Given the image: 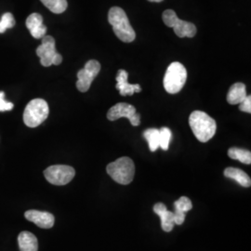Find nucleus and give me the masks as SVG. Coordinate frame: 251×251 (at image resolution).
<instances>
[{"label":"nucleus","mask_w":251,"mask_h":251,"mask_svg":"<svg viewBox=\"0 0 251 251\" xmlns=\"http://www.w3.org/2000/svg\"><path fill=\"white\" fill-rule=\"evenodd\" d=\"M148 1H150V2H156V3H159V2H162L163 0H148Z\"/></svg>","instance_id":"nucleus-26"},{"label":"nucleus","mask_w":251,"mask_h":251,"mask_svg":"<svg viewBox=\"0 0 251 251\" xmlns=\"http://www.w3.org/2000/svg\"><path fill=\"white\" fill-rule=\"evenodd\" d=\"M45 178L50 183L54 185H65L75 177V171L70 166L55 165L49 167L44 171Z\"/></svg>","instance_id":"nucleus-8"},{"label":"nucleus","mask_w":251,"mask_h":251,"mask_svg":"<svg viewBox=\"0 0 251 251\" xmlns=\"http://www.w3.org/2000/svg\"><path fill=\"white\" fill-rule=\"evenodd\" d=\"M48 9L51 12L60 14L65 11L67 9V1L66 0H40Z\"/></svg>","instance_id":"nucleus-20"},{"label":"nucleus","mask_w":251,"mask_h":251,"mask_svg":"<svg viewBox=\"0 0 251 251\" xmlns=\"http://www.w3.org/2000/svg\"><path fill=\"white\" fill-rule=\"evenodd\" d=\"M20 251H37L38 242L36 236L30 232H22L18 236Z\"/></svg>","instance_id":"nucleus-16"},{"label":"nucleus","mask_w":251,"mask_h":251,"mask_svg":"<svg viewBox=\"0 0 251 251\" xmlns=\"http://www.w3.org/2000/svg\"><path fill=\"white\" fill-rule=\"evenodd\" d=\"M240 106H239V110L241 112H245V113H251V95H248L245 100H243L241 103H239Z\"/></svg>","instance_id":"nucleus-25"},{"label":"nucleus","mask_w":251,"mask_h":251,"mask_svg":"<svg viewBox=\"0 0 251 251\" xmlns=\"http://www.w3.org/2000/svg\"><path fill=\"white\" fill-rule=\"evenodd\" d=\"M128 74L125 70H118L117 75V90H119V94L121 96H131L135 92H141L142 88L139 84L132 85L127 82Z\"/></svg>","instance_id":"nucleus-12"},{"label":"nucleus","mask_w":251,"mask_h":251,"mask_svg":"<svg viewBox=\"0 0 251 251\" xmlns=\"http://www.w3.org/2000/svg\"><path fill=\"white\" fill-rule=\"evenodd\" d=\"M36 54L40 58V63L45 67H49L52 64L59 65L63 62L62 55L56 51L55 39L52 36L42 37V43L36 49Z\"/></svg>","instance_id":"nucleus-7"},{"label":"nucleus","mask_w":251,"mask_h":251,"mask_svg":"<svg viewBox=\"0 0 251 251\" xmlns=\"http://www.w3.org/2000/svg\"><path fill=\"white\" fill-rule=\"evenodd\" d=\"M121 117L127 118L134 126L141 124V116L136 113V108L131 104L119 102L108 111L107 118L110 121H116Z\"/></svg>","instance_id":"nucleus-10"},{"label":"nucleus","mask_w":251,"mask_h":251,"mask_svg":"<svg viewBox=\"0 0 251 251\" xmlns=\"http://www.w3.org/2000/svg\"><path fill=\"white\" fill-rule=\"evenodd\" d=\"M144 137L148 142L151 152H155L159 148V129L148 128L144 131Z\"/></svg>","instance_id":"nucleus-19"},{"label":"nucleus","mask_w":251,"mask_h":251,"mask_svg":"<svg viewBox=\"0 0 251 251\" xmlns=\"http://www.w3.org/2000/svg\"><path fill=\"white\" fill-rule=\"evenodd\" d=\"M225 176L227 178L233 179L240 184L243 187H251V177L245 172L239 169L235 168H227L225 169Z\"/></svg>","instance_id":"nucleus-17"},{"label":"nucleus","mask_w":251,"mask_h":251,"mask_svg":"<svg viewBox=\"0 0 251 251\" xmlns=\"http://www.w3.org/2000/svg\"><path fill=\"white\" fill-rule=\"evenodd\" d=\"M171 138L172 133L169 127L164 126L159 129V147L164 151H167L169 149Z\"/></svg>","instance_id":"nucleus-21"},{"label":"nucleus","mask_w":251,"mask_h":251,"mask_svg":"<svg viewBox=\"0 0 251 251\" xmlns=\"http://www.w3.org/2000/svg\"><path fill=\"white\" fill-rule=\"evenodd\" d=\"M5 95L4 92L0 91V112H5V111H10L13 108V103L6 101L5 100Z\"/></svg>","instance_id":"nucleus-24"},{"label":"nucleus","mask_w":251,"mask_h":251,"mask_svg":"<svg viewBox=\"0 0 251 251\" xmlns=\"http://www.w3.org/2000/svg\"><path fill=\"white\" fill-rule=\"evenodd\" d=\"M153 211L161 219L162 229L165 232H171L174 228V215L173 212L169 211L167 206L163 203H157L153 206Z\"/></svg>","instance_id":"nucleus-13"},{"label":"nucleus","mask_w":251,"mask_h":251,"mask_svg":"<svg viewBox=\"0 0 251 251\" xmlns=\"http://www.w3.org/2000/svg\"><path fill=\"white\" fill-rule=\"evenodd\" d=\"M100 71V64L98 61L90 60L86 63L85 67L77 73L76 88L81 92H86L90 90V85L94 78L99 75Z\"/></svg>","instance_id":"nucleus-9"},{"label":"nucleus","mask_w":251,"mask_h":251,"mask_svg":"<svg viewBox=\"0 0 251 251\" xmlns=\"http://www.w3.org/2000/svg\"><path fill=\"white\" fill-rule=\"evenodd\" d=\"M248 96L247 89L245 84L243 83H235L230 88L228 95H227V101L230 104H239L241 103L245 98Z\"/></svg>","instance_id":"nucleus-15"},{"label":"nucleus","mask_w":251,"mask_h":251,"mask_svg":"<svg viewBox=\"0 0 251 251\" xmlns=\"http://www.w3.org/2000/svg\"><path fill=\"white\" fill-rule=\"evenodd\" d=\"M228 155L230 158L238 160L243 164H247V165L251 164V152L248 150L232 147L228 150Z\"/></svg>","instance_id":"nucleus-18"},{"label":"nucleus","mask_w":251,"mask_h":251,"mask_svg":"<svg viewBox=\"0 0 251 251\" xmlns=\"http://www.w3.org/2000/svg\"><path fill=\"white\" fill-rule=\"evenodd\" d=\"M15 25V20L11 13H5L0 20V33H4L8 28Z\"/></svg>","instance_id":"nucleus-23"},{"label":"nucleus","mask_w":251,"mask_h":251,"mask_svg":"<svg viewBox=\"0 0 251 251\" xmlns=\"http://www.w3.org/2000/svg\"><path fill=\"white\" fill-rule=\"evenodd\" d=\"M110 177L117 183L126 185L129 184L134 178L135 166L129 157H120L115 162L110 163L106 168Z\"/></svg>","instance_id":"nucleus-3"},{"label":"nucleus","mask_w":251,"mask_h":251,"mask_svg":"<svg viewBox=\"0 0 251 251\" xmlns=\"http://www.w3.org/2000/svg\"><path fill=\"white\" fill-rule=\"evenodd\" d=\"M163 22L167 26L174 29L177 36L182 37H194L197 34V27L189 22L179 20L176 12L172 9H167L163 13Z\"/></svg>","instance_id":"nucleus-6"},{"label":"nucleus","mask_w":251,"mask_h":251,"mask_svg":"<svg viewBox=\"0 0 251 251\" xmlns=\"http://www.w3.org/2000/svg\"><path fill=\"white\" fill-rule=\"evenodd\" d=\"M25 216L29 222L34 223L40 228L50 229L51 228L55 223V218L52 214L49 212H43L39 210H28Z\"/></svg>","instance_id":"nucleus-11"},{"label":"nucleus","mask_w":251,"mask_h":251,"mask_svg":"<svg viewBox=\"0 0 251 251\" xmlns=\"http://www.w3.org/2000/svg\"><path fill=\"white\" fill-rule=\"evenodd\" d=\"M41 25H43V18L40 14L33 13L27 18L26 27L30 32L36 30Z\"/></svg>","instance_id":"nucleus-22"},{"label":"nucleus","mask_w":251,"mask_h":251,"mask_svg":"<svg viewBox=\"0 0 251 251\" xmlns=\"http://www.w3.org/2000/svg\"><path fill=\"white\" fill-rule=\"evenodd\" d=\"M193 207L192 201L186 197H181L174 203V223L175 225H181L185 220V213Z\"/></svg>","instance_id":"nucleus-14"},{"label":"nucleus","mask_w":251,"mask_h":251,"mask_svg":"<svg viewBox=\"0 0 251 251\" xmlns=\"http://www.w3.org/2000/svg\"><path fill=\"white\" fill-rule=\"evenodd\" d=\"M108 22L113 27L116 36L125 43H130L134 41L136 33L130 25L128 18L124 9L118 7H113L108 13Z\"/></svg>","instance_id":"nucleus-2"},{"label":"nucleus","mask_w":251,"mask_h":251,"mask_svg":"<svg viewBox=\"0 0 251 251\" xmlns=\"http://www.w3.org/2000/svg\"><path fill=\"white\" fill-rule=\"evenodd\" d=\"M189 125L196 138L201 143H206L212 139L217 130L215 120L202 111H195L191 114Z\"/></svg>","instance_id":"nucleus-1"},{"label":"nucleus","mask_w":251,"mask_h":251,"mask_svg":"<svg viewBox=\"0 0 251 251\" xmlns=\"http://www.w3.org/2000/svg\"><path fill=\"white\" fill-rule=\"evenodd\" d=\"M48 102L42 99L32 100L25 109L24 121L29 127L41 125L49 116Z\"/></svg>","instance_id":"nucleus-5"},{"label":"nucleus","mask_w":251,"mask_h":251,"mask_svg":"<svg viewBox=\"0 0 251 251\" xmlns=\"http://www.w3.org/2000/svg\"><path fill=\"white\" fill-rule=\"evenodd\" d=\"M187 79L186 68L178 62L171 63L164 76V88L170 94H176L182 90Z\"/></svg>","instance_id":"nucleus-4"}]
</instances>
